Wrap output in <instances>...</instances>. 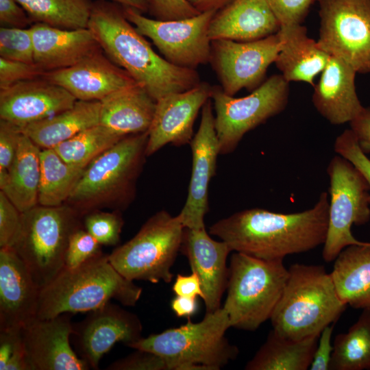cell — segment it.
<instances>
[{
  "label": "cell",
  "instance_id": "4",
  "mask_svg": "<svg viewBox=\"0 0 370 370\" xmlns=\"http://www.w3.org/2000/svg\"><path fill=\"white\" fill-rule=\"evenodd\" d=\"M288 269L287 282L270 318L273 330L293 341L320 334L347 305L323 266L296 263Z\"/></svg>",
  "mask_w": 370,
  "mask_h": 370
},
{
  "label": "cell",
  "instance_id": "41",
  "mask_svg": "<svg viewBox=\"0 0 370 370\" xmlns=\"http://www.w3.org/2000/svg\"><path fill=\"white\" fill-rule=\"evenodd\" d=\"M21 224L22 212L0 190V248L14 246Z\"/></svg>",
  "mask_w": 370,
  "mask_h": 370
},
{
  "label": "cell",
  "instance_id": "30",
  "mask_svg": "<svg viewBox=\"0 0 370 370\" xmlns=\"http://www.w3.org/2000/svg\"><path fill=\"white\" fill-rule=\"evenodd\" d=\"M339 298L356 309L370 308V242L343 249L330 273Z\"/></svg>",
  "mask_w": 370,
  "mask_h": 370
},
{
  "label": "cell",
  "instance_id": "14",
  "mask_svg": "<svg viewBox=\"0 0 370 370\" xmlns=\"http://www.w3.org/2000/svg\"><path fill=\"white\" fill-rule=\"evenodd\" d=\"M279 51L278 33L249 42L214 40H211L210 62L223 91L234 96L243 88L253 91L262 84Z\"/></svg>",
  "mask_w": 370,
  "mask_h": 370
},
{
  "label": "cell",
  "instance_id": "49",
  "mask_svg": "<svg viewBox=\"0 0 370 370\" xmlns=\"http://www.w3.org/2000/svg\"><path fill=\"white\" fill-rule=\"evenodd\" d=\"M349 125L361 150L365 154L370 153V107H364Z\"/></svg>",
  "mask_w": 370,
  "mask_h": 370
},
{
  "label": "cell",
  "instance_id": "51",
  "mask_svg": "<svg viewBox=\"0 0 370 370\" xmlns=\"http://www.w3.org/2000/svg\"><path fill=\"white\" fill-rule=\"evenodd\" d=\"M171 307L177 317L190 319L197 310V299L176 295L171 302Z\"/></svg>",
  "mask_w": 370,
  "mask_h": 370
},
{
  "label": "cell",
  "instance_id": "2",
  "mask_svg": "<svg viewBox=\"0 0 370 370\" xmlns=\"http://www.w3.org/2000/svg\"><path fill=\"white\" fill-rule=\"evenodd\" d=\"M88 28L106 55L124 69L156 101L200 82L195 69L175 66L159 56L126 18L123 6L94 1Z\"/></svg>",
  "mask_w": 370,
  "mask_h": 370
},
{
  "label": "cell",
  "instance_id": "39",
  "mask_svg": "<svg viewBox=\"0 0 370 370\" xmlns=\"http://www.w3.org/2000/svg\"><path fill=\"white\" fill-rule=\"evenodd\" d=\"M334 149L338 155L349 161L359 171L370 187V159L360 148L358 140L351 129L344 130L336 137Z\"/></svg>",
  "mask_w": 370,
  "mask_h": 370
},
{
  "label": "cell",
  "instance_id": "43",
  "mask_svg": "<svg viewBox=\"0 0 370 370\" xmlns=\"http://www.w3.org/2000/svg\"><path fill=\"white\" fill-rule=\"evenodd\" d=\"M34 63L8 60L0 57V89L19 82L41 77L45 74Z\"/></svg>",
  "mask_w": 370,
  "mask_h": 370
},
{
  "label": "cell",
  "instance_id": "48",
  "mask_svg": "<svg viewBox=\"0 0 370 370\" xmlns=\"http://www.w3.org/2000/svg\"><path fill=\"white\" fill-rule=\"evenodd\" d=\"M21 329L0 330V370H5L12 355L22 346Z\"/></svg>",
  "mask_w": 370,
  "mask_h": 370
},
{
  "label": "cell",
  "instance_id": "5",
  "mask_svg": "<svg viewBox=\"0 0 370 370\" xmlns=\"http://www.w3.org/2000/svg\"><path fill=\"white\" fill-rule=\"evenodd\" d=\"M148 132L125 137L92 160L67 199L80 215L108 206L127 207L145 161Z\"/></svg>",
  "mask_w": 370,
  "mask_h": 370
},
{
  "label": "cell",
  "instance_id": "27",
  "mask_svg": "<svg viewBox=\"0 0 370 370\" xmlns=\"http://www.w3.org/2000/svg\"><path fill=\"white\" fill-rule=\"evenodd\" d=\"M99 124L125 138L147 132L156 101L138 84L120 89L100 101Z\"/></svg>",
  "mask_w": 370,
  "mask_h": 370
},
{
  "label": "cell",
  "instance_id": "1",
  "mask_svg": "<svg viewBox=\"0 0 370 370\" xmlns=\"http://www.w3.org/2000/svg\"><path fill=\"white\" fill-rule=\"evenodd\" d=\"M328 211L329 196L322 192L308 210L284 214L247 209L219 220L210 227L209 234L225 242L232 251L267 260H283L323 245Z\"/></svg>",
  "mask_w": 370,
  "mask_h": 370
},
{
  "label": "cell",
  "instance_id": "8",
  "mask_svg": "<svg viewBox=\"0 0 370 370\" xmlns=\"http://www.w3.org/2000/svg\"><path fill=\"white\" fill-rule=\"evenodd\" d=\"M80 214L69 206H36L22 213L21 229L12 247L41 289L65 266L71 234L83 227Z\"/></svg>",
  "mask_w": 370,
  "mask_h": 370
},
{
  "label": "cell",
  "instance_id": "35",
  "mask_svg": "<svg viewBox=\"0 0 370 370\" xmlns=\"http://www.w3.org/2000/svg\"><path fill=\"white\" fill-rule=\"evenodd\" d=\"M123 138L98 124L79 132L53 149L66 162L86 168L96 157Z\"/></svg>",
  "mask_w": 370,
  "mask_h": 370
},
{
  "label": "cell",
  "instance_id": "6",
  "mask_svg": "<svg viewBox=\"0 0 370 370\" xmlns=\"http://www.w3.org/2000/svg\"><path fill=\"white\" fill-rule=\"evenodd\" d=\"M231 328L226 310L221 307L204 319L158 334L142 337L129 347L154 353L170 361L176 370H219L236 358L239 350L225 336Z\"/></svg>",
  "mask_w": 370,
  "mask_h": 370
},
{
  "label": "cell",
  "instance_id": "33",
  "mask_svg": "<svg viewBox=\"0 0 370 370\" xmlns=\"http://www.w3.org/2000/svg\"><path fill=\"white\" fill-rule=\"evenodd\" d=\"M330 370H370V308L345 333L335 336Z\"/></svg>",
  "mask_w": 370,
  "mask_h": 370
},
{
  "label": "cell",
  "instance_id": "17",
  "mask_svg": "<svg viewBox=\"0 0 370 370\" xmlns=\"http://www.w3.org/2000/svg\"><path fill=\"white\" fill-rule=\"evenodd\" d=\"M73 314L66 312L50 319H35L22 328V342L30 370L90 369L71 346Z\"/></svg>",
  "mask_w": 370,
  "mask_h": 370
},
{
  "label": "cell",
  "instance_id": "44",
  "mask_svg": "<svg viewBox=\"0 0 370 370\" xmlns=\"http://www.w3.org/2000/svg\"><path fill=\"white\" fill-rule=\"evenodd\" d=\"M147 12L155 19L178 20L200 14L186 0H145Z\"/></svg>",
  "mask_w": 370,
  "mask_h": 370
},
{
  "label": "cell",
  "instance_id": "3",
  "mask_svg": "<svg viewBox=\"0 0 370 370\" xmlns=\"http://www.w3.org/2000/svg\"><path fill=\"white\" fill-rule=\"evenodd\" d=\"M142 288L123 276L103 253L74 269L64 268L40 289L36 318L88 312L114 299L134 306Z\"/></svg>",
  "mask_w": 370,
  "mask_h": 370
},
{
  "label": "cell",
  "instance_id": "25",
  "mask_svg": "<svg viewBox=\"0 0 370 370\" xmlns=\"http://www.w3.org/2000/svg\"><path fill=\"white\" fill-rule=\"evenodd\" d=\"M280 28L266 0H233L215 12L208 35L211 40L249 42L275 34Z\"/></svg>",
  "mask_w": 370,
  "mask_h": 370
},
{
  "label": "cell",
  "instance_id": "13",
  "mask_svg": "<svg viewBox=\"0 0 370 370\" xmlns=\"http://www.w3.org/2000/svg\"><path fill=\"white\" fill-rule=\"evenodd\" d=\"M123 11L138 32L149 38L171 64L195 69L210 62L211 40L208 29L216 12H202L183 19L161 21L147 18L132 8L123 7Z\"/></svg>",
  "mask_w": 370,
  "mask_h": 370
},
{
  "label": "cell",
  "instance_id": "23",
  "mask_svg": "<svg viewBox=\"0 0 370 370\" xmlns=\"http://www.w3.org/2000/svg\"><path fill=\"white\" fill-rule=\"evenodd\" d=\"M356 73L345 61L330 56L318 82L313 86V105L332 125L351 122L364 108L356 92Z\"/></svg>",
  "mask_w": 370,
  "mask_h": 370
},
{
  "label": "cell",
  "instance_id": "21",
  "mask_svg": "<svg viewBox=\"0 0 370 370\" xmlns=\"http://www.w3.org/2000/svg\"><path fill=\"white\" fill-rule=\"evenodd\" d=\"M40 293L15 250L0 248V330L21 329L34 320Z\"/></svg>",
  "mask_w": 370,
  "mask_h": 370
},
{
  "label": "cell",
  "instance_id": "15",
  "mask_svg": "<svg viewBox=\"0 0 370 370\" xmlns=\"http://www.w3.org/2000/svg\"><path fill=\"white\" fill-rule=\"evenodd\" d=\"M73 328L74 350L92 369H99L101 358L116 343L129 347L143 337L138 316L111 301L88 312Z\"/></svg>",
  "mask_w": 370,
  "mask_h": 370
},
{
  "label": "cell",
  "instance_id": "54",
  "mask_svg": "<svg viewBox=\"0 0 370 370\" xmlns=\"http://www.w3.org/2000/svg\"><path fill=\"white\" fill-rule=\"evenodd\" d=\"M123 7H129L139 11L141 13L147 12V5L145 0H109Z\"/></svg>",
  "mask_w": 370,
  "mask_h": 370
},
{
  "label": "cell",
  "instance_id": "26",
  "mask_svg": "<svg viewBox=\"0 0 370 370\" xmlns=\"http://www.w3.org/2000/svg\"><path fill=\"white\" fill-rule=\"evenodd\" d=\"M280 51L275 61L283 77L290 82L314 85L316 76L326 66L330 56L308 37L301 24L280 27Z\"/></svg>",
  "mask_w": 370,
  "mask_h": 370
},
{
  "label": "cell",
  "instance_id": "53",
  "mask_svg": "<svg viewBox=\"0 0 370 370\" xmlns=\"http://www.w3.org/2000/svg\"><path fill=\"white\" fill-rule=\"evenodd\" d=\"M5 370H30L23 345L12 355Z\"/></svg>",
  "mask_w": 370,
  "mask_h": 370
},
{
  "label": "cell",
  "instance_id": "47",
  "mask_svg": "<svg viewBox=\"0 0 370 370\" xmlns=\"http://www.w3.org/2000/svg\"><path fill=\"white\" fill-rule=\"evenodd\" d=\"M333 330L334 323L326 326L321 331L310 367L311 370H330V363L333 352L331 340Z\"/></svg>",
  "mask_w": 370,
  "mask_h": 370
},
{
  "label": "cell",
  "instance_id": "9",
  "mask_svg": "<svg viewBox=\"0 0 370 370\" xmlns=\"http://www.w3.org/2000/svg\"><path fill=\"white\" fill-rule=\"evenodd\" d=\"M184 230L178 215L160 210L148 219L133 238L115 248L108 255L109 260L130 280L169 283Z\"/></svg>",
  "mask_w": 370,
  "mask_h": 370
},
{
  "label": "cell",
  "instance_id": "20",
  "mask_svg": "<svg viewBox=\"0 0 370 370\" xmlns=\"http://www.w3.org/2000/svg\"><path fill=\"white\" fill-rule=\"evenodd\" d=\"M42 77L82 101H101L120 89L137 84L101 48L71 66L46 72Z\"/></svg>",
  "mask_w": 370,
  "mask_h": 370
},
{
  "label": "cell",
  "instance_id": "12",
  "mask_svg": "<svg viewBox=\"0 0 370 370\" xmlns=\"http://www.w3.org/2000/svg\"><path fill=\"white\" fill-rule=\"evenodd\" d=\"M318 1L319 47L357 73H370V0Z\"/></svg>",
  "mask_w": 370,
  "mask_h": 370
},
{
  "label": "cell",
  "instance_id": "37",
  "mask_svg": "<svg viewBox=\"0 0 370 370\" xmlns=\"http://www.w3.org/2000/svg\"><path fill=\"white\" fill-rule=\"evenodd\" d=\"M0 57L34 63V44L30 28L1 27Z\"/></svg>",
  "mask_w": 370,
  "mask_h": 370
},
{
  "label": "cell",
  "instance_id": "34",
  "mask_svg": "<svg viewBox=\"0 0 370 370\" xmlns=\"http://www.w3.org/2000/svg\"><path fill=\"white\" fill-rule=\"evenodd\" d=\"M32 23L64 29L88 28L92 0H16Z\"/></svg>",
  "mask_w": 370,
  "mask_h": 370
},
{
  "label": "cell",
  "instance_id": "29",
  "mask_svg": "<svg viewBox=\"0 0 370 370\" xmlns=\"http://www.w3.org/2000/svg\"><path fill=\"white\" fill-rule=\"evenodd\" d=\"M100 101L77 100L75 104L50 117L21 129L41 149H53L100 121Z\"/></svg>",
  "mask_w": 370,
  "mask_h": 370
},
{
  "label": "cell",
  "instance_id": "45",
  "mask_svg": "<svg viewBox=\"0 0 370 370\" xmlns=\"http://www.w3.org/2000/svg\"><path fill=\"white\" fill-rule=\"evenodd\" d=\"M22 134L20 127L0 119V173L8 172L12 164Z\"/></svg>",
  "mask_w": 370,
  "mask_h": 370
},
{
  "label": "cell",
  "instance_id": "11",
  "mask_svg": "<svg viewBox=\"0 0 370 370\" xmlns=\"http://www.w3.org/2000/svg\"><path fill=\"white\" fill-rule=\"evenodd\" d=\"M288 82L282 75L265 79L251 94L236 98L212 86L214 126L220 154L233 152L244 135L282 112L288 101Z\"/></svg>",
  "mask_w": 370,
  "mask_h": 370
},
{
  "label": "cell",
  "instance_id": "10",
  "mask_svg": "<svg viewBox=\"0 0 370 370\" xmlns=\"http://www.w3.org/2000/svg\"><path fill=\"white\" fill-rule=\"evenodd\" d=\"M327 173L330 178L328 225L322 257L329 262L345 247L369 243L357 240L351 229L353 225H362L370 220V187L359 171L339 155L330 161Z\"/></svg>",
  "mask_w": 370,
  "mask_h": 370
},
{
  "label": "cell",
  "instance_id": "46",
  "mask_svg": "<svg viewBox=\"0 0 370 370\" xmlns=\"http://www.w3.org/2000/svg\"><path fill=\"white\" fill-rule=\"evenodd\" d=\"M32 23L26 11L16 0H0L1 27L26 28Z\"/></svg>",
  "mask_w": 370,
  "mask_h": 370
},
{
  "label": "cell",
  "instance_id": "32",
  "mask_svg": "<svg viewBox=\"0 0 370 370\" xmlns=\"http://www.w3.org/2000/svg\"><path fill=\"white\" fill-rule=\"evenodd\" d=\"M38 204L59 206L67 201L85 168L66 162L54 149H41Z\"/></svg>",
  "mask_w": 370,
  "mask_h": 370
},
{
  "label": "cell",
  "instance_id": "24",
  "mask_svg": "<svg viewBox=\"0 0 370 370\" xmlns=\"http://www.w3.org/2000/svg\"><path fill=\"white\" fill-rule=\"evenodd\" d=\"M29 28L34 64L45 73L71 66L101 48L88 28L64 29L40 23Z\"/></svg>",
  "mask_w": 370,
  "mask_h": 370
},
{
  "label": "cell",
  "instance_id": "7",
  "mask_svg": "<svg viewBox=\"0 0 370 370\" xmlns=\"http://www.w3.org/2000/svg\"><path fill=\"white\" fill-rule=\"evenodd\" d=\"M223 307L230 326L254 331L272 313L283 293L288 269L283 260H267L234 251L231 256Z\"/></svg>",
  "mask_w": 370,
  "mask_h": 370
},
{
  "label": "cell",
  "instance_id": "31",
  "mask_svg": "<svg viewBox=\"0 0 370 370\" xmlns=\"http://www.w3.org/2000/svg\"><path fill=\"white\" fill-rule=\"evenodd\" d=\"M320 334L300 341L284 338L273 330L247 362L246 370H306L312 363Z\"/></svg>",
  "mask_w": 370,
  "mask_h": 370
},
{
  "label": "cell",
  "instance_id": "40",
  "mask_svg": "<svg viewBox=\"0 0 370 370\" xmlns=\"http://www.w3.org/2000/svg\"><path fill=\"white\" fill-rule=\"evenodd\" d=\"M130 355L119 359L106 367L108 370H176L175 367L162 357L142 349H135Z\"/></svg>",
  "mask_w": 370,
  "mask_h": 370
},
{
  "label": "cell",
  "instance_id": "16",
  "mask_svg": "<svg viewBox=\"0 0 370 370\" xmlns=\"http://www.w3.org/2000/svg\"><path fill=\"white\" fill-rule=\"evenodd\" d=\"M189 144L193 157L191 176L186 202L177 215L184 227L200 229L205 227L208 186L216 174L217 156L220 154L210 99L201 108L199 128Z\"/></svg>",
  "mask_w": 370,
  "mask_h": 370
},
{
  "label": "cell",
  "instance_id": "42",
  "mask_svg": "<svg viewBox=\"0 0 370 370\" xmlns=\"http://www.w3.org/2000/svg\"><path fill=\"white\" fill-rule=\"evenodd\" d=\"M316 0H266L280 27L301 24Z\"/></svg>",
  "mask_w": 370,
  "mask_h": 370
},
{
  "label": "cell",
  "instance_id": "52",
  "mask_svg": "<svg viewBox=\"0 0 370 370\" xmlns=\"http://www.w3.org/2000/svg\"><path fill=\"white\" fill-rule=\"evenodd\" d=\"M199 13L223 8L233 0H186Z\"/></svg>",
  "mask_w": 370,
  "mask_h": 370
},
{
  "label": "cell",
  "instance_id": "36",
  "mask_svg": "<svg viewBox=\"0 0 370 370\" xmlns=\"http://www.w3.org/2000/svg\"><path fill=\"white\" fill-rule=\"evenodd\" d=\"M82 223L84 228L101 245L114 246L120 241L124 221L117 212L97 210L86 214Z\"/></svg>",
  "mask_w": 370,
  "mask_h": 370
},
{
  "label": "cell",
  "instance_id": "18",
  "mask_svg": "<svg viewBox=\"0 0 370 370\" xmlns=\"http://www.w3.org/2000/svg\"><path fill=\"white\" fill-rule=\"evenodd\" d=\"M212 86L201 82L183 92L167 95L156 101L148 131L146 155L149 156L167 144L176 147L189 144L193 125L199 110L211 98Z\"/></svg>",
  "mask_w": 370,
  "mask_h": 370
},
{
  "label": "cell",
  "instance_id": "22",
  "mask_svg": "<svg viewBox=\"0 0 370 370\" xmlns=\"http://www.w3.org/2000/svg\"><path fill=\"white\" fill-rule=\"evenodd\" d=\"M180 251L200 279L206 313L216 311L221 308V298L227 288V258L232 249L225 242L212 239L205 227H184Z\"/></svg>",
  "mask_w": 370,
  "mask_h": 370
},
{
  "label": "cell",
  "instance_id": "38",
  "mask_svg": "<svg viewBox=\"0 0 370 370\" xmlns=\"http://www.w3.org/2000/svg\"><path fill=\"white\" fill-rule=\"evenodd\" d=\"M101 254V245L84 227H80L69 238L64 267L76 268Z\"/></svg>",
  "mask_w": 370,
  "mask_h": 370
},
{
  "label": "cell",
  "instance_id": "19",
  "mask_svg": "<svg viewBox=\"0 0 370 370\" xmlns=\"http://www.w3.org/2000/svg\"><path fill=\"white\" fill-rule=\"evenodd\" d=\"M77 99L43 77L0 89V119L21 129L72 107Z\"/></svg>",
  "mask_w": 370,
  "mask_h": 370
},
{
  "label": "cell",
  "instance_id": "50",
  "mask_svg": "<svg viewBox=\"0 0 370 370\" xmlns=\"http://www.w3.org/2000/svg\"><path fill=\"white\" fill-rule=\"evenodd\" d=\"M172 290L175 295L203 299L204 292L198 275L192 271L189 275L177 274Z\"/></svg>",
  "mask_w": 370,
  "mask_h": 370
},
{
  "label": "cell",
  "instance_id": "28",
  "mask_svg": "<svg viewBox=\"0 0 370 370\" xmlns=\"http://www.w3.org/2000/svg\"><path fill=\"white\" fill-rule=\"evenodd\" d=\"M40 151L23 134L12 164L8 172L0 173L1 191L22 213L38 204Z\"/></svg>",
  "mask_w": 370,
  "mask_h": 370
}]
</instances>
